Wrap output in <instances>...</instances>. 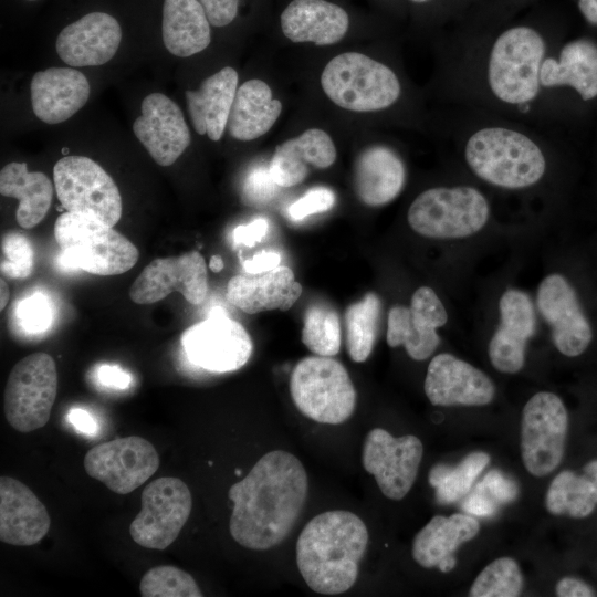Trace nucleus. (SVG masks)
Returning <instances> with one entry per match:
<instances>
[{
    "mask_svg": "<svg viewBox=\"0 0 597 597\" xmlns=\"http://www.w3.org/2000/svg\"><path fill=\"white\" fill-rule=\"evenodd\" d=\"M559 42L556 33L532 22L458 32L441 48L440 95L449 106L553 129L542 109L538 75Z\"/></svg>",
    "mask_w": 597,
    "mask_h": 597,
    "instance_id": "nucleus-1",
    "label": "nucleus"
},
{
    "mask_svg": "<svg viewBox=\"0 0 597 597\" xmlns=\"http://www.w3.org/2000/svg\"><path fill=\"white\" fill-rule=\"evenodd\" d=\"M446 129L464 167L484 184L523 191L548 178L552 129L460 106H449Z\"/></svg>",
    "mask_w": 597,
    "mask_h": 597,
    "instance_id": "nucleus-2",
    "label": "nucleus"
},
{
    "mask_svg": "<svg viewBox=\"0 0 597 597\" xmlns=\"http://www.w3.org/2000/svg\"><path fill=\"white\" fill-rule=\"evenodd\" d=\"M307 491L306 471L295 455L284 450L265 453L229 489L231 536L254 551L279 545L297 522Z\"/></svg>",
    "mask_w": 597,
    "mask_h": 597,
    "instance_id": "nucleus-3",
    "label": "nucleus"
},
{
    "mask_svg": "<svg viewBox=\"0 0 597 597\" xmlns=\"http://www.w3.org/2000/svg\"><path fill=\"white\" fill-rule=\"evenodd\" d=\"M367 544V527L356 514L323 512L304 526L297 538V568L315 593H345L357 579Z\"/></svg>",
    "mask_w": 597,
    "mask_h": 597,
    "instance_id": "nucleus-4",
    "label": "nucleus"
},
{
    "mask_svg": "<svg viewBox=\"0 0 597 597\" xmlns=\"http://www.w3.org/2000/svg\"><path fill=\"white\" fill-rule=\"evenodd\" d=\"M321 85L337 106L353 112H381L398 105L405 84L396 70L358 52H345L324 67Z\"/></svg>",
    "mask_w": 597,
    "mask_h": 597,
    "instance_id": "nucleus-5",
    "label": "nucleus"
},
{
    "mask_svg": "<svg viewBox=\"0 0 597 597\" xmlns=\"http://www.w3.org/2000/svg\"><path fill=\"white\" fill-rule=\"evenodd\" d=\"M54 235L61 249L60 264L96 275H117L130 270L138 250L126 237L101 219L66 211L55 221Z\"/></svg>",
    "mask_w": 597,
    "mask_h": 597,
    "instance_id": "nucleus-6",
    "label": "nucleus"
},
{
    "mask_svg": "<svg viewBox=\"0 0 597 597\" xmlns=\"http://www.w3.org/2000/svg\"><path fill=\"white\" fill-rule=\"evenodd\" d=\"M538 82L542 109L553 128L567 112L569 98L582 104L597 100V42L561 41L545 56Z\"/></svg>",
    "mask_w": 597,
    "mask_h": 597,
    "instance_id": "nucleus-7",
    "label": "nucleus"
},
{
    "mask_svg": "<svg viewBox=\"0 0 597 597\" xmlns=\"http://www.w3.org/2000/svg\"><path fill=\"white\" fill-rule=\"evenodd\" d=\"M491 208L485 195L468 184L440 185L419 192L407 211L410 228L427 238L460 239L485 227Z\"/></svg>",
    "mask_w": 597,
    "mask_h": 597,
    "instance_id": "nucleus-8",
    "label": "nucleus"
},
{
    "mask_svg": "<svg viewBox=\"0 0 597 597\" xmlns=\"http://www.w3.org/2000/svg\"><path fill=\"white\" fill-rule=\"evenodd\" d=\"M290 392L296 408L307 418L339 425L353 415L356 390L346 368L326 356H307L294 367Z\"/></svg>",
    "mask_w": 597,
    "mask_h": 597,
    "instance_id": "nucleus-9",
    "label": "nucleus"
},
{
    "mask_svg": "<svg viewBox=\"0 0 597 597\" xmlns=\"http://www.w3.org/2000/svg\"><path fill=\"white\" fill-rule=\"evenodd\" d=\"M569 432V413L559 396L549 391L533 395L522 410L520 448L523 464L542 478L562 463Z\"/></svg>",
    "mask_w": 597,
    "mask_h": 597,
    "instance_id": "nucleus-10",
    "label": "nucleus"
},
{
    "mask_svg": "<svg viewBox=\"0 0 597 597\" xmlns=\"http://www.w3.org/2000/svg\"><path fill=\"white\" fill-rule=\"evenodd\" d=\"M57 392L53 357L39 352L25 356L11 369L4 389V416L9 425L27 433L49 421Z\"/></svg>",
    "mask_w": 597,
    "mask_h": 597,
    "instance_id": "nucleus-11",
    "label": "nucleus"
},
{
    "mask_svg": "<svg viewBox=\"0 0 597 597\" xmlns=\"http://www.w3.org/2000/svg\"><path fill=\"white\" fill-rule=\"evenodd\" d=\"M56 196L66 211L94 216L111 227L122 217V197L113 178L94 160L65 156L53 169Z\"/></svg>",
    "mask_w": 597,
    "mask_h": 597,
    "instance_id": "nucleus-12",
    "label": "nucleus"
},
{
    "mask_svg": "<svg viewBox=\"0 0 597 597\" xmlns=\"http://www.w3.org/2000/svg\"><path fill=\"white\" fill-rule=\"evenodd\" d=\"M140 503L142 509L129 525L133 541L145 548H167L189 519V488L178 478H158L145 486Z\"/></svg>",
    "mask_w": 597,
    "mask_h": 597,
    "instance_id": "nucleus-13",
    "label": "nucleus"
},
{
    "mask_svg": "<svg viewBox=\"0 0 597 597\" xmlns=\"http://www.w3.org/2000/svg\"><path fill=\"white\" fill-rule=\"evenodd\" d=\"M181 346L191 364L219 374L243 367L253 349L247 329L219 306L182 333Z\"/></svg>",
    "mask_w": 597,
    "mask_h": 597,
    "instance_id": "nucleus-14",
    "label": "nucleus"
},
{
    "mask_svg": "<svg viewBox=\"0 0 597 597\" xmlns=\"http://www.w3.org/2000/svg\"><path fill=\"white\" fill-rule=\"evenodd\" d=\"M86 473L116 494L143 485L158 469L159 455L148 440L129 436L93 447L84 457Z\"/></svg>",
    "mask_w": 597,
    "mask_h": 597,
    "instance_id": "nucleus-15",
    "label": "nucleus"
},
{
    "mask_svg": "<svg viewBox=\"0 0 597 597\" xmlns=\"http://www.w3.org/2000/svg\"><path fill=\"white\" fill-rule=\"evenodd\" d=\"M422 455V442L416 436L396 438L385 429L375 428L366 436L362 461L383 494L399 501L412 488Z\"/></svg>",
    "mask_w": 597,
    "mask_h": 597,
    "instance_id": "nucleus-16",
    "label": "nucleus"
},
{
    "mask_svg": "<svg viewBox=\"0 0 597 597\" xmlns=\"http://www.w3.org/2000/svg\"><path fill=\"white\" fill-rule=\"evenodd\" d=\"M175 291L190 304L199 305L205 301L207 263L198 251L153 260L129 287V297L137 304H151Z\"/></svg>",
    "mask_w": 597,
    "mask_h": 597,
    "instance_id": "nucleus-17",
    "label": "nucleus"
},
{
    "mask_svg": "<svg viewBox=\"0 0 597 597\" xmlns=\"http://www.w3.org/2000/svg\"><path fill=\"white\" fill-rule=\"evenodd\" d=\"M448 321L447 311L436 292L421 286L412 294L410 306L395 305L388 312L387 344L404 346L410 358L425 360L440 343L436 329Z\"/></svg>",
    "mask_w": 597,
    "mask_h": 597,
    "instance_id": "nucleus-18",
    "label": "nucleus"
},
{
    "mask_svg": "<svg viewBox=\"0 0 597 597\" xmlns=\"http://www.w3.org/2000/svg\"><path fill=\"white\" fill-rule=\"evenodd\" d=\"M537 307L549 324L557 350L566 357L583 355L593 341V329L577 293L567 279L549 274L537 290Z\"/></svg>",
    "mask_w": 597,
    "mask_h": 597,
    "instance_id": "nucleus-19",
    "label": "nucleus"
},
{
    "mask_svg": "<svg viewBox=\"0 0 597 597\" xmlns=\"http://www.w3.org/2000/svg\"><path fill=\"white\" fill-rule=\"evenodd\" d=\"M423 388L432 405L443 407L485 406L495 396L494 384L482 370L449 353L430 360Z\"/></svg>",
    "mask_w": 597,
    "mask_h": 597,
    "instance_id": "nucleus-20",
    "label": "nucleus"
},
{
    "mask_svg": "<svg viewBox=\"0 0 597 597\" xmlns=\"http://www.w3.org/2000/svg\"><path fill=\"white\" fill-rule=\"evenodd\" d=\"M140 109L133 125L135 136L158 165H172L191 140L181 109L161 93L147 95Z\"/></svg>",
    "mask_w": 597,
    "mask_h": 597,
    "instance_id": "nucleus-21",
    "label": "nucleus"
},
{
    "mask_svg": "<svg viewBox=\"0 0 597 597\" xmlns=\"http://www.w3.org/2000/svg\"><path fill=\"white\" fill-rule=\"evenodd\" d=\"M122 29L105 12H91L66 25L56 39V52L71 66H97L117 52Z\"/></svg>",
    "mask_w": 597,
    "mask_h": 597,
    "instance_id": "nucleus-22",
    "label": "nucleus"
},
{
    "mask_svg": "<svg viewBox=\"0 0 597 597\" xmlns=\"http://www.w3.org/2000/svg\"><path fill=\"white\" fill-rule=\"evenodd\" d=\"M45 505L19 480L0 478V540L15 546L39 543L49 532Z\"/></svg>",
    "mask_w": 597,
    "mask_h": 597,
    "instance_id": "nucleus-23",
    "label": "nucleus"
},
{
    "mask_svg": "<svg viewBox=\"0 0 597 597\" xmlns=\"http://www.w3.org/2000/svg\"><path fill=\"white\" fill-rule=\"evenodd\" d=\"M303 289L289 266L279 265L261 273L232 276L226 291L228 302L248 314L286 311L302 295Z\"/></svg>",
    "mask_w": 597,
    "mask_h": 597,
    "instance_id": "nucleus-24",
    "label": "nucleus"
},
{
    "mask_svg": "<svg viewBox=\"0 0 597 597\" xmlns=\"http://www.w3.org/2000/svg\"><path fill=\"white\" fill-rule=\"evenodd\" d=\"M30 91L35 116L46 124H59L86 104L91 86L75 69L50 67L33 75Z\"/></svg>",
    "mask_w": 597,
    "mask_h": 597,
    "instance_id": "nucleus-25",
    "label": "nucleus"
},
{
    "mask_svg": "<svg viewBox=\"0 0 597 597\" xmlns=\"http://www.w3.org/2000/svg\"><path fill=\"white\" fill-rule=\"evenodd\" d=\"M407 169L399 151L386 144L366 147L354 165V188L358 199L369 207H381L402 191Z\"/></svg>",
    "mask_w": 597,
    "mask_h": 597,
    "instance_id": "nucleus-26",
    "label": "nucleus"
},
{
    "mask_svg": "<svg viewBox=\"0 0 597 597\" xmlns=\"http://www.w3.org/2000/svg\"><path fill=\"white\" fill-rule=\"evenodd\" d=\"M480 523L471 515L454 513L433 516L412 541V558L425 568L451 572L457 565L454 552L478 535Z\"/></svg>",
    "mask_w": 597,
    "mask_h": 597,
    "instance_id": "nucleus-27",
    "label": "nucleus"
},
{
    "mask_svg": "<svg viewBox=\"0 0 597 597\" xmlns=\"http://www.w3.org/2000/svg\"><path fill=\"white\" fill-rule=\"evenodd\" d=\"M336 155L331 136L323 129L310 128L277 145L269 169L280 187L289 188L306 178L310 166L317 169L332 166Z\"/></svg>",
    "mask_w": 597,
    "mask_h": 597,
    "instance_id": "nucleus-28",
    "label": "nucleus"
},
{
    "mask_svg": "<svg viewBox=\"0 0 597 597\" xmlns=\"http://www.w3.org/2000/svg\"><path fill=\"white\" fill-rule=\"evenodd\" d=\"M349 25L348 14L325 0H293L281 14V28L292 42L331 45L341 41Z\"/></svg>",
    "mask_w": 597,
    "mask_h": 597,
    "instance_id": "nucleus-29",
    "label": "nucleus"
},
{
    "mask_svg": "<svg viewBox=\"0 0 597 597\" xmlns=\"http://www.w3.org/2000/svg\"><path fill=\"white\" fill-rule=\"evenodd\" d=\"M238 73L226 66L202 81L196 91H186L189 115L195 130L211 140L221 139L232 108Z\"/></svg>",
    "mask_w": 597,
    "mask_h": 597,
    "instance_id": "nucleus-30",
    "label": "nucleus"
},
{
    "mask_svg": "<svg viewBox=\"0 0 597 597\" xmlns=\"http://www.w3.org/2000/svg\"><path fill=\"white\" fill-rule=\"evenodd\" d=\"M545 507L552 515L573 520L591 516L597 511V457L559 471L548 485Z\"/></svg>",
    "mask_w": 597,
    "mask_h": 597,
    "instance_id": "nucleus-31",
    "label": "nucleus"
},
{
    "mask_svg": "<svg viewBox=\"0 0 597 597\" xmlns=\"http://www.w3.org/2000/svg\"><path fill=\"white\" fill-rule=\"evenodd\" d=\"M282 104L261 80L244 82L234 96L227 128L231 137L248 142L266 134L277 121Z\"/></svg>",
    "mask_w": 597,
    "mask_h": 597,
    "instance_id": "nucleus-32",
    "label": "nucleus"
},
{
    "mask_svg": "<svg viewBox=\"0 0 597 597\" xmlns=\"http://www.w3.org/2000/svg\"><path fill=\"white\" fill-rule=\"evenodd\" d=\"M163 40L166 49L180 57L197 54L210 44V22L198 0L164 1Z\"/></svg>",
    "mask_w": 597,
    "mask_h": 597,
    "instance_id": "nucleus-33",
    "label": "nucleus"
},
{
    "mask_svg": "<svg viewBox=\"0 0 597 597\" xmlns=\"http://www.w3.org/2000/svg\"><path fill=\"white\" fill-rule=\"evenodd\" d=\"M0 193L19 200L15 219L20 227L31 229L46 216L53 185L40 171H28L25 163H10L0 172Z\"/></svg>",
    "mask_w": 597,
    "mask_h": 597,
    "instance_id": "nucleus-34",
    "label": "nucleus"
},
{
    "mask_svg": "<svg viewBox=\"0 0 597 597\" xmlns=\"http://www.w3.org/2000/svg\"><path fill=\"white\" fill-rule=\"evenodd\" d=\"M380 312V298L373 292L346 308V348L355 363H364L370 356L378 334Z\"/></svg>",
    "mask_w": 597,
    "mask_h": 597,
    "instance_id": "nucleus-35",
    "label": "nucleus"
},
{
    "mask_svg": "<svg viewBox=\"0 0 597 597\" xmlns=\"http://www.w3.org/2000/svg\"><path fill=\"white\" fill-rule=\"evenodd\" d=\"M490 460L486 452L473 451L455 465L438 463L432 467L428 481L436 490L437 501L448 504L467 495L476 478L489 465Z\"/></svg>",
    "mask_w": 597,
    "mask_h": 597,
    "instance_id": "nucleus-36",
    "label": "nucleus"
},
{
    "mask_svg": "<svg viewBox=\"0 0 597 597\" xmlns=\"http://www.w3.org/2000/svg\"><path fill=\"white\" fill-rule=\"evenodd\" d=\"M302 342L315 355L335 356L342 344L337 312L328 305H311L304 315Z\"/></svg>",
    "mask_w": 597,
    "mask_h": 597,
    "instance_id": "nucleus-37",
    "label": "nucleus"
},
{
    "mask_svg": "<svg viewBox=\"0 0 597 597\" xmlns=\"http://www.w3.org/2000/svg\"><path fill=\"white\" fill-rule=\"evenodd\" d=\"M523 588L519 564L511 557H499L488 564L473 580L471 597H516Z\"/></svg>",
    "mask_w": 597,
    "mask_h": 597,
    "instance_id": "nucleus-38",
    "label": "nucleus"
},
{
    "mask_svg": "<svg viewBox=\"0 0 597 597\" xmlns=\"http://www.w3.org/2000/svg\"><path fill=\"white\" fill-rule=\"evenodd\" d=\"M143 597H201L195 578L187 572L170 565L148 569L139 584Z\"/></svg>",
    "mask_w": 597,
    "mask_h": 597,
    "instance_id": "nucleus-39",
    "label": "nucleus"
},
{
    "mask_svg": "<svg viewBox=\"0 0 597 597\" xmlns=\"http://www.w3.org/2000/svg\"><path fill=\"white\" fill-rule=\"evenodd\" d=\"M519 493L516 483L499 470L490 471L465 500L463 509L475 515L493 514L499 505L513 501Z\"/></svg>",
    "mask_w": 597,
    "mask_h": 597,
    "instance_id": "nucleus-40",
    "label": "nucleus"
},
{
    "mask_svg": "<svg viewBox=\"0 0 597 597\" xmlns=\"http://www.w3.org/2000/svg\"><path fill=\"white\" fill-rule=\"evenodd\" d=\"M500 327L528 341L536 329V316L533 303L525 292L507 290L499 303Z\"/></svg>",
    "mask_w": 597,
    "mask_h": 597,
    "instance_id": "nucleus-41",
    "label": "nucleus"
},
{
    "mask_svg": "<svg viewBox=\"0 0 597 597\" xmlns=\"http://www.w3.org/2000/svg\"><path fill=\"white\" fill-rule=\"evenodd\" d=\"M527 341L498 327L489 344V358L492 366L505 374L520 371L525 362Z\"/></svg>",
    "mask_w": 597,
    "mask_h": 597,
    "instance_id": "nucleus-42",
    "label": "nucleus"
},
{
    "mask_svg": "<svg viewBox=\"0 0 597 597\" xmlns=\"http://www.w3.org/2000/svg\"><path fill=\"white\" fill-rule=\"evenodd\" d=\"M33 251L29 240L20 233H10L2 241L1 271L9 277H27L32 270Z\"/></svg>",
    "mask_w": 597,
    "mask_h": 597,
    "instance_id": "nucleus-43",
    "label": "nucleus"
},
{
    "mask_svg": "<svg viewBox=\"0 0 597 597\" xmlns=\"http://www.w3.org/2000/svg\"><path fill=\"white\" fill-rule=\"evenodd\" d=\"M15 315L24 331L29 333H43L52 322V306L49 298L42 293H33L20 301Z\"/></svg>",
    "mask_w": 597,
    "mask_h": 597,
    "instance_id": "nucleus-44",
    "label": "nucleus"
},
{
    "mask_svg": "<svg viewBox=\"0 0 597 597\" xmlns=\"http://www.w3.org/2000/svg\"><path fill=\"white\" fill-rule=\"evenodd\" d=\"M279 187L271 176L269 166H258L244 179L243 202L249 206H263L274 198Z\"/></svg>",
    "mask_w": 597,
    "mask_h": 597,
    "instance_id": "nucleus-45",
    "label": "nucleus"
},
{
    "mask_svg": "<svg viewBox=\"0 0 597 597\" xmlns=\"http://www.w3.org/2000/svg\"><path fill=\"white\" fill-rule=\"evenodd\" d=\"M335 205V193L327 187H314L289 207V216L294 221L329 210Z\"/></svg>",
    "mask_w": 597,
    "mask_h": 597,
    "instance_id": "nucleus-46",
    "label": "nucleus"
},
{
    "mask_svg": "<svg viewBox=\"0 0 597 597\" xmlns=\"http://www.w3.org/2000/svg\"><path fill=\"white\" fill-rule=\"evenodd\" d=\"M213 27H224L233 21L239 0H198Z\"/></svg>",
    "mask_w": 597,
    "mask_h": 597,
    "instance_id": "nucleus-47",
    "label": "nucleus"
},
{
    "mask_svg": "<svg viewBox=\"0 0 597 597\" xmlns=\"http://www.w3.org/2000/svg\"><path fill=\"white\" fill-rule=\"evenodd\" d=\"M269 231V222L264 218H258L248 224L239 226L233 231V241L237 245L248 248L261 242Z\"/></svg>",
    "mask_w": 597,
    "mask_h": 597,
    "instance_id": "nucleus-48",
    "label": "nucleus"
},
{
    "mask_svg": "<svg viewBox=\"0 0 597 597\" xmlns=\"http://www.w3.org/2000/svg\"><path fill=\"white\" fill-rule=\"evenodd\" d=\"M555 594L558 597H595L597 589L582 577L567 575L556 583Z\"/></svg>",
    "mask_w": 597,
    "mask_h": 597,
    "instance_id": "nucleus-49",
    "label": "nucleus"
},
{
    "mask_svg": "<svg viewBox=\"0 0 597 597\" xmlns=\"http://www.w3.org/2000/svg\"><path fill=\"white\" fill-rule=\"evenodd\" d=\"M281 254L276 251L264 250L256 253L253 258L242 262L243 270L248 273H261L280 265Z\"/></svg>",
    "mask_w": 597,
    "mask_h": 597,
    "instance_id": "nucleus-50",
    "label": "nucleus"
},
{
    "mask_svg": "<svg viewBox=\"0 0 597 597\" xmlns=\"http://www.w3.org/2000/svg\"><path fill=\"white\" fill-rule=\"evenodd\" d=\"M97 378L102 385L115 389H126L132 381L130 375L115 365H102Z\"/></svg>",
    "mask_w": 597,
    "mask_h": 597,
    "instance_id": "nucleus-51",
    "label": "nucleus"
},
{
    "mask_svg": "<svg viewBox=\"0 0 597 597\" xmlns=\"http://www.w3.org/2000/svg\"><path fill=\"white\" fill-rule=\"evenodd\" d=\"M67 419L75 429L85 434H95L97 430L95 419L84 409L72 408L67 413Z\"/></svg>",
    "mask_w": 597,
    "mask_h": 597,
    "instance_id": "nucleus-52",
    "label": "nucleus"
},
{
    "mask_svg": "<svg viewBox=\"0 0 597 597\" xmlns=\"http://www.w3.org/2000/svg\"><path fill=\"white\" fill-rule=\"evenodd\" d=\"M577 6L584 19L597 25V0H578Z\"/></svg>",
    "mask_w": 597,
    "mask_h": 597,
    "instance_id": "nucleus-53",
    "label": "nucleus"
},
{
    "mask_svg": "<svg viewBox=\"0 0 597 597\" xmlns=\"http://www.w3.org/2000/svg\"><path fill=\"white\" fill-rule=\"evenodd\" d=\"M0 284H1V287H0V293H1L0 310L3 311V308L8 304V301H9V297H10V291H9V286H8L7 282L3 279L0 280Z\"/></svg>",
    "mask_w": 597,
    "mask_h": 597,
    "instance_id": "nucleus-54",
    "label": "nucleus"
},
{
    "mask_svg": "<svg viewBox=\"0 0 597 597\" xmlns=\"http://www.w3.org/2000/svg\"><path fill=\"white\" fill-rule=\"evenodd\" d=\"M209 269L213 272H220L223 269V261L219 255H212L209 261Z\"/></svg>",
    "mask_w": 597,
    "mask_h": 597,
    "instance_id": "nucleus-55",
    "label": "nucleus"
},
{
    "mask_svg": "<svg viewBox=\"0 0 597 597\" xmlns=\"http://www.w3.org/2000/svg\"><path fill=\"white\" fill-rule=\"evenodd\" d=\"M409 1H411L413 3H417V4H423V3H429V2H431L433 0H409Z\"/></svg>",
    "mask_w": 597,
    "mask_h": 597,
    "instance_id": "nucleus-56",
    "label": "nucleus"
},
{
    "mask_svg": "<svg viewBox=\"0 0 597 597\" xmlns=\"http://www.w3.org/2000/svg\"><path fill=\"white\" fill-rule=\"evenodd\" d=\"M27 1H36V0H27Z\"/></svg>",
    "mask_w": 597,
    "mask_h": 597,
    "instance_id": "nucleus-57",
    "label": "nucleus"
}]
</instances>
